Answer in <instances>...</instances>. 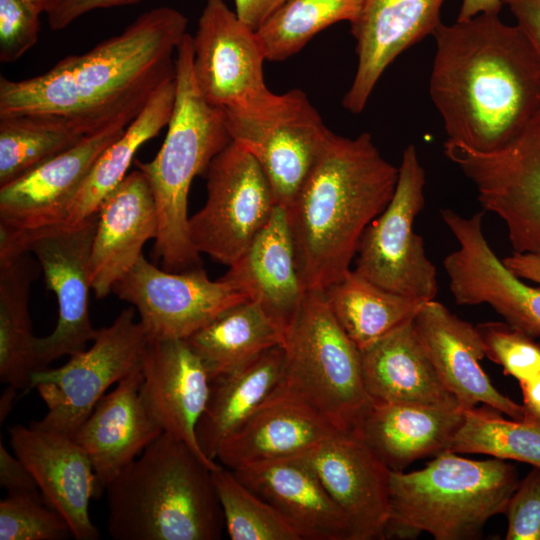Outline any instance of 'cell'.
<instances>
[{"label":"cell","instance_id":"obj_1","mask_svg":"<svg viewBox=\"0 0 540 540\" xmlns=\"http://www.w3.org/2000/svg\"><path fill=\"white\" fill-rule=\"evenodd\" d=\"M187 23L177 9L154 8L121 33L61 59L43 74L18 81L1 76L0 116H56L83 136L117 123L129 125L154 92L175 77L174 55Z\"/></svg>","mask_w":540,"mask_h":540},{"label":"cell","instance_id":"obj_2","mask_svg":"<svg viewBox=\"0 0 540 540\" xmlns=\"http://www.w3.org/2000/svg\"><path fill=\"white\" fill-rule=\"evenodd\" d=\"M429 94L447 139L480 152L498 150L540 111V62L525 33L498 12L433 33Z\"/></svg>","mask_w":540,"mask_h":540},{"label":"cell","instance_id":"obj_3","mask_svg":"<svg viewBox=\"0 0 540 540\" xmlns=\"http://www.w3.org/2000/svg\"><path fill=\"white\" fill-rule=\"evenodd\" d=\"M398 168L364 132L332 134L310 176L285 210L306 290H323L350 269L367 226L386 208Z\"/></svg>","mask_w":540,"mask_h":540},{"label":"cell","instance_id":"obj_4","mask_svg":"<svg viewBox=\"0 0 540 540\" xmlns=\"http://www.w3.org/2000/svg\"><path fill=\"white\" fill-rule=\"evenodd\" d=\"M212 468L162 432L108 484L107 531L115 540H218L225 529Z\"/></svg>","mask_w":540,"mask_h":540},{"label":"cell","instance_id":"obj_5","mask_svg":"<svg viewBox=\"0 0 540 540\" xmlns=\"http://www.w3.org/2000/svg\"><path fill=\"white\" fill-rule=\"evenodd\" d=\"M192 60V36L187 33L176 53V95L165 140L151 161H135L157 208L154 256L172 272L201 267L200 253L188 232L189 190L193 179L206 173L231 142L224 110L209 104L199 92Z\"/></svg>","mask_w":540,"mask_h":540},{"label":"cell","instance_id":"obj_6","mask_svg":"<svg viewBox=\"0 0 540 540\" xmlns=\"http://www.w3.org/2000/svg\"><path fill=\"white\" fill-rule=\"evenodd\" d=\"M518 483L506 460H472L450 451L420 470L391 471L385 538L427 532L436 540L478 539L488 520L505 512Z\"/></svg>","mask_w":540,"mask_h":540},{"label":"cell","instance_id":"obj_7","mask_svg":"<svg viewBox=\"0 0 540 540\" xmlns=\"http://www.w3.org/2000/svg\"><path fill=\"white\" fill-rule=\"evenodd\" d=\"M276 387L303 401L339 430H351L370 398L361 352L332 314L323 290H307L282 343Z\"/></svg>","mask_w":540,"mask_h":540},{"label":"cell","instance_id":"obj_8","mask_svg":"<svg viewBox=\"0 0 540 540\" xmlns=\"http://www.w3.org/2000/svg\"><path fill=\"white\" fill-rule=\"evenodd\" d=\"M222 109L231 141L256 158L276 205L286 209L333 132L299 89L283 94L269 91L250 103Z\"/></svg>","mask_w":540,"mask_h":540},{"label":"cell","instance_id":"obj_9","mask_svg":"<svg viewBox=\"0 0 540 540\" xmlns=\"http://www.w3.org/2000/svg\"><path fill=\"white\" fill-rule=\"evenodd\" d=\"M92 342L64 365L32 374L30 389L37 390L47 413L29 425L73 437L107 389L140 366L148 337L129 307L98 329Z\"/></svg>","mask_w":540,"mask_h":540},{"label":"cell","instance_id":"obj_10","mask_svg":"<svg viewBox=\"0 0 540 540\" xmlns=\"http://www.w3.org/2000/svg\"><path fill=\"white\" fill-rule=\"evenodd\" d=\"M398 171L390 202L359 240L354 270L388 291L434 300L438 292L436 268L426 255L423 238L413 230L425 205L426 183L414 145L404 149Z\"/></svg>","mask_w":540,"mask_h":540},{"label":"cell","instance_id":"obj_11","mask_svg":"<svg viewBox=\"0 0 540 540\" xmlns=\"http://www.w3.org/2000/svg\"><path fill=\"white\" fill-rule=\"evenodd\" d=\"M444 153L473 183L483 211L505 223L514 252L540 254V111L498 150L447 139Z\"/></svg>","mask_w":540,"mask_h":540},{"label":"cell","instance_id":"obj_12","mask_svg":"<svg viewBox=\"0 0 540 540\" xmlns=\"http://www.w3.org/2000/svg\"><path fill=\"white\" fill-rule=\"evenodd\" d=\"M207 200L188 221L194 248L230 266L249 247L277 207L256 158L230 142L209 165Z\"/></svg>","mask_w":540,"mask_h":540},{"label":"cell","instance_id":"obj_13","mask_svg":"<svg viewBox=\"0 0 540 540\" xmlns=\"http://www.w3.org/2000/svg\"><path fill=\"white\" fill-rule=\"evenodd\" d=\"M97 220L98 212L74 226H57L28 235L8 257L33 253L46 287L57 298L55 329L48 336L36 338L38 370L86 349L97 335L88 308L90 252Z\"/></svg>","mask_w":540,"mask_h":540},{"label":"cell","instance_id":"obj_14","mask_svg":"<svg viewBox=\"0 0 540 540\" xmlns=\"http://www.w3.org/2000/svg\"><path fill=\"white\" fill-rule=\"evenodd\" d=\"M112 293L138 311L148 339H186L226 309L249 301L227 281L210 280L202 267L162 270L143 255Z\"/></svg>","mask_w":540,"mask_h":540},{"label":"cell","instance_id":"obj_15","mask_svg":"<svg viewBox=\"0 0 540 540\" xmlns=\"http://www.w3.org/2000/svg\"><path fill=\"white\" fill-rule=\"evenodd\" d=\"M128 125L117 123L83 137L22 177L0 186V258L26 236L63 225L94 163Z\"/></svg>","mask_w":540,"mask_h":540},{"label":"cell","instance_id":"obj_16","mask_svg":"<svg viewBox=\"0 0 540 540\" xmlns=\"http://www.w3.org/2000/svg\"><path fill=\"white\" fill-rule=\"evenodd\" d=\"M440 215L459 244L443 261L455 302L488 304L514 329L540 337V287L525 284L497 257L483 233V212L463 217L445 208Z\"/></svg>","mask_w":540,"mask_h":540},{"label":"cell","instance_id":"obj_17","mask_svg":"<svg viewBox=\"0 0 540 540\" xmlns=\"http://www.w3.org/2000/svg\"><path fill=\"white\" fill-rule=\"evenodd\" d=\"M192 48L193 76L209 104L240 106L270 91L264 81L266 56L257 32L224 0H206Z\"/></svg>","mask_w":540,"mask_h":540},{"label":"cell","instance_id":"obj_18","mask_svg":"<svg viewBox=\"0 0 540 540\" xmlns=\"http://www.w3.org/2000/svg\"><path fill=\"white\" fill-rule=\"evenodd\" d=\"M343 512L351 540L385 539L391 470L353 431L339 430L303 455Z\"/></svg>","mask_w":540,"mask_h":540},{"label":"cell","instance_id":"obj_19","mask_svg":"<svg viewBox=\"0 0 540 540\" xmlns=\"http://www.w3.org/2000/svg\"><path fill=\"white\" fill-rule=\"evenodd\" d=\"M141 397L152 418L186 443L211 468L220 464L202 451L196 436L209 393V373L185 339H148L142 360Z\"/></svg>","mask_w":540,"mask_h":540},{"label":"cell","instance_id":"obj_20","mask_svg":"<svg viewBox=\"0 0 540 540\" xmlns=\"http://www.w3.org/2000/svg\"><path fill=\"white\" fill-rule=\"evenodd\" d=\"M10 446L28 467L46 503L69 525L73 538L97 540L89 515L96 478L84 450L69 436L16 424L9 428Z\"/></svg>","mask_w":540,"mask_h":540},{"label":"cell","instance_id":"obj_21","mask_svg":"<svg viewBox=\"0 0 540 540\" xmlns=\"http://www.w3.org/2000/svg\"><path fill=\"white\" fill-rule=\"evenodd\" d=\"M445 0H363L350 23L357 67L343 106L360 113L386 68L404 50L433 35Z\"/></svg>","mask_w":540,"mask_h":540},{"label":"cell","instance_id":"obj_22","mask_svg":"<svg viewBox=\"0 0 540 540\" xmlns=\"http://www.w3.org/2000/svg\"><path fill=\"white\" fill-rule=\"evenodd\" d=\"M413 322L441 381L463 409L482 403L523 420V406L497 390L479 364L485 348L477 327L435 300L427 301Z\"/></svg>","mask_w":540,"mask_h":540},{"label":"cell","instance_id":"obj_23","mask_svg":"<svg viewBox=\"0 0 540 540\" xmlns=\"http://www.w3.org/2000/svg\"><path fill=\"white\" fill-rule=\"evenodd\" d=\"M97 212L89 283L95 297L102 299L138 262L144 244L157 237L158 214L150 185L139 169L125 176Z\"/></svg>","mask_w":540,"mask_h":540},{"label":"cell","instance_id":"obj_24","mask_svg":"<svg viewBox=\"0 0 540 540\" xmlns=\"http://www.w3.org/2000/svg\"><path fill=\"white\" fill-rule=\"evenodd\" d=\"M141 383L140 364L100 399L72 437L93 467L95 498L163 432L144 405Z\"/></svg>","mask_w":540,"mask_h":540},{"label":"cell","instance_id":"obj_25","mask_svg":"<svg viewBox=\"0 0 540 540\" xmlns=\"http://www.w3.org/2000/svg\"><path fill=\"white\" fill-rule=\"evenodd\" d=\"M339 429L295 396L276 387L270 396L219 446L216 459L239 470L304 455Z\"/></svg>","mask_w":540,"mask_h":540},{"label":"cell","instance_id":"obj_26","mask_svg":"<svg viewBox=\"0 0 540 540\" xmlns=\"http://www.w3.org/2000/svg\"><path fill=\"white\" fill-rule=\"evenodd\" d=\"M233 472L253 493L270 504L301 540H351L343 512L303 455Z\"/></svg>","mask_w":540,"mask_h":540},{"label":"cell","instance_id":"obj_27","mask_svg":"<svg viewBox=\"0 0 540 540\" xmlns=\"http://www.w3.org/2000/svg\"><path fill=\"white\" fill-rule=\"evenodd\" d=\"M464 418L459 405L369 400L353 430L391 471L447 451Z\"/></svg>","mask_w":540,"mask_h":540},{"label":"cell","instance_id":"obj_28","mask_svg":"<svg viewBox=\"0 0 540 540\" xmlns=\"http://www.w3.org/2000/svg\"><path fill=\"white\" fill-rule=\"evenodd\" d=\"M220 277L258 304L283 332L305 296L285 210L277 206L244 253Z\"/></svg>","mask_w":540,"mask_h":540},{"label":"cell","instance_id":"obj_29","mask_svg":"<svg viewBox=\"0 0 540 540\" xmlns=\"http://www.w3.org/2000/svg\"><path fill=\"white\" fill-rule=\"evenodd\" d=\"M360 352L364 386L371 400L459 405L435 370L413 320Z\"/></svg>","mask_w":540,"mask_h":540},{"label":"cell","instance_id":"obj_30","mask_svg":"<svg viewBox=\"0 0 540 540\" xmlns=\"http://www.w3.org/2000/svg\"><path fill=\"white\" fill-rule=\"evenodd\" d=\"M282 345L265 350L244 366L210 379L206 409L196 428L198 443L215 461L220 444L270 396L280 381Z\"/></svg>","mask_w":540,"mask_h":540},{"label":"cell","instance_id":"obj_31","mask_svg":"<svg viewBox=\"0 0 540 540\" xmlns=\"http://www.w3.org/2000/svg\"><path fill=\"white\" fill-rule=\"evenodd\" d=\"M176 95V75L151 96L124 132L100 154L72 200L61 226H74L97 213L121 183L137 150L168 125Z\"/></svg>","mask_w":540,"mask_h":540},{"label":"cell","instance_id":"obj_32","mask_svg":"<svg viewBox=\"0 0 540 540\" xmlns=\"http://www.w3.org/2000/svg\"><path fill=\"white\" fill-rule=\"evenodd\" d=\"M323 293L335 319L360 351L414 320L427 302L388 291L355 270Z\"/></svg>","mask_w":540,"mask_h":540},{"label":"cell","instance_id":"obj_33","mask_svg":"<svg viewBox=\"0 0 540 540\" xmlns=\"http://www.w3.org/2000/svg\"><path fill=\"white\" fill-rule=\"evenodd\" d=\"M284 332L256 303L232 306L185 340L204 363L210 379L238 369L283 343Z\"/></svg>","mask_w":540,"mask_h":540},{"label":"cell","instance_id":"obj_34","mask_svg":"<svg viewBox=\"0 0 540 540\" xmlns=\"http://www.w3.org/2000/svg\"><path fill=\"white\" fill-rule=\"evenodd\" d=\"M28 253L0 259V381L25 391L38 370L29 313L37 269Z\"/></svg>","mask_w":540,"mask_h":540},{"label":"cell","instance_id":"obj_35","mask_svg":"<svg viewBox=\"0 0 540 540\" xmlns=\"http://www.w3.org/2000/svg\"><path fill=\"white\" fill-rule=\"evenodd\" d=\"M83 137L60 117L43 114L0 116V186L22 177Z\"/></svg>","mask_w":540,"mask_h":540},{"label":"cell","instance_id":"obj_36","mask_svg":"<svg viewBox=\"0 0 540 540\" xmlns=\"http://www.w3.org/2000/svg\"><path fill=\"white\" fill-rule=\"evenodd\" d=\"M363 0H285L256 31L266 60L284 61L317 33L340 21L352 22Z\"/></svg>","mask_w":540,"mask_h":540},{"label":"cell","instance_id":"obj_37","mask_svg":"<svg viewBox=\"0 0 540 540\" xmlns=\"http://www.w3.org/2000/svg\"><path fill=\"white\" fill-rule=\"evenodd\" d=\"M500 414L490 407L464 409L463 421L447 451L484 454L540 468V426Z\"/></svg>","mask_w":540,"mask_h":540},{"label":"cell","instance_id":"obj_38","mask_svg":"<svg viewBox=\"0 0 540 540\" xmlns=\"http://www.w3.org/2000/svg\"><path fill=\"white\" fill-rule=\"evenodd\" d=\"M223 511L225 530L232 540H301L289 523L223 465L211 470Z\"/></svg>","mask_w":540,"mask_h":540},{"label":"cell","instance_id":"obj_39","mask_svg":"<svg viewBox=\"0 0 540 540\" xmlns=\"http://www.w3.org/2000/svg\"><path fill=\"white\" fill-rule=\"evenodd\" d=\"M73 537L65 519L40 491L8 493L0 501V540H63Z\"/></svg>","mask_w":540,"mask_h":540},{"label":"cell","instance_id":"obj_40","mask_svg":"<svg viewBox=\"0 0 540 540\" xmlns=\"http://www.w3.org/2000/svg\"><path fill=\"white\" fill-rule=\"evenodd\" d=\"M485 355L503 367L504 373L523 382L540 373V344L507 323L477 326Z\"/></svg>","mask_w":540,"mask_h":540},{"label":"cell","instance_id":"obj_41","mask_svg":"<svg viewBox=\"0 0 540 540\" xmlns=\"http://www.w3.org/2000/svg\"><path fill=\"white\" fill-rule=\"evenodd\" d=\"M42 12L27 0H0V61L22 57L38 40Z\"/></svg>","mask_w":540,"mask_h":540},{"label":"cell","instance_id":"obj_42","mask_svg":"<svg viewBox=\"0 0 540 540\" xmlns=\"http://www.w3.org/2000/svg\"><path fill=\"white\" fill-rule=\"evenodd\" d=\"M504 513L506 540H540V468L519 481Z\"/></svg>","mask_w":540,"mask_h":540},{"label":"cell","instance_id":"obj_43","mask_svg":"<svg viewBox=\"0 0 540 540\" xmlns=\"http://www.w3.org/2000/svg\"><path fill=\"white\" fill-rule=\"evenodd\" d=\"M139 1L142 0H50L45 13L49 27L62 30L89 12L133 5Z\"/></svg>","mask_w":540,"mask_h":540},{"label":"cell","instance_id":"obj_44","mask_svg":"<svg viewBox=\"0 0 540 540\" xmlns=\"http://www.w3.org/2000/svg\"><path fill=\"white\" fill-rule=\"evenodd\" d=\"M0 485L8 493L37 492L36 481L25 463L0 441Z\"/></svg>","mask_w":540,"mask_h":540},{"label":"cell","instance_id":"obj_45","mask_svg":"<svg viewBox=\"0 0 540 540\" xmlns=\"http://www.w3.org/2000/svg\"><path fill=\"white\" fill-rule=\"evenodd\" d=\"M503 4L528 37L540 62V0H504Z\"/></svg>","mask_w":540,"mask_h":540},{"label":"cell","instance_id":"obj_46","mask_svg":"<svg viewBox=\"0 0 540 540\" xmlns=\"http://www.w3.org/2000/svg\"><path fill=\"white\" fill-rule=\"evenodd\" d=\"M285 0H234L238 17L257 31Z\"/></svg>","mask_w":540,"mask_h":540},{"label":"cell","instance_id":"obj_47","mask_svg":"<svg viewBox=\"0 0 540 540\" xmlns=\"http://www.w3.org/2000/svg\"><path fill=\"white\" fill-rule=\"evenodd\" d=\"M505 266L516 276L540 285V254L517 253L503 259Z\"/></svg>","mask_w":540,"mask_h":540},{"label":"cell","instance_id":"obj_48","mask_svg":"<svg viewBox=\"0 0 540 540\" xmlns=\"http://www.w3.org/2000/svg\"><path fill=\"white\" fill-rule=\"evenodd\" d=\"M519 385L523 395V421L540 426V373Z\"/></svg>","mask_w":540,"mask_h":540},{"label":"cell","instance_id":"obj_49","mask_svg":"<svg viewBox=\"0 0 540 540\" xmlns=\"http://www.w3.org/2000/svg\"><path fill=\"white\" fill-rule=\"evenodd\" d=\"M504 0H462L457 20H466L482 13L500 11Z\"/></svg>","mask_w":540,"mask_h":540},{"label":"cell","instance_id":"obj_50","mask_svg":"<svg viewBox=\"0 0 540 540\" xmlns=\"http://www.w3.org/2000/svg\"><path fill=\"white\" fill-rule=\"evenodd\" d=\"M17 388L12 385H7L0 398V423L10 414L13 403L17 394Z\"/></svg>","mask_w":540,"mask_h":540},{"label":"cell","instance_id":"obj_51","mask_svg":"<svg viewBox=\"0 0 540 540\" xmlns=\"http://www.w3.org/2000/svg\"><path fill=\"white\" fill-rule=\"evenodd\" d=\"M27 1L33 4L41 12H45L47 5L50 2V0H27Z\"/></svg>","mask_w":540,"mask_h":540}]
</instances>
